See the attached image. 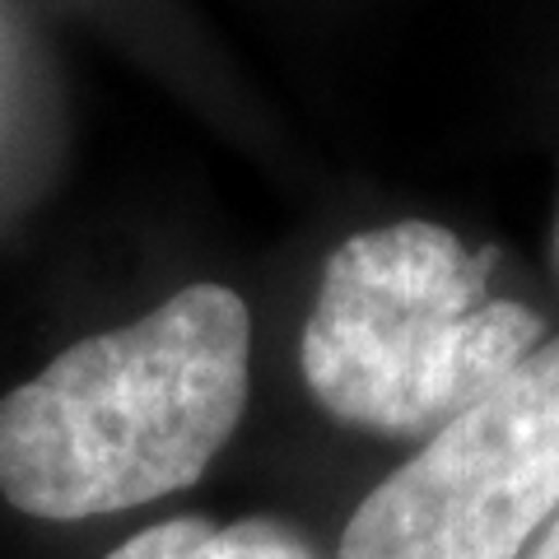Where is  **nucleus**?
Returning a JSON list of instances; mask_svg holds the SVG:
<instances>
[{"label":"nucleus","instance_id":"nucleus-1","mask_svg":"<svg viewBox=\"0 0 559 559\" xmlns=\"http://www.w3.org/2000/svg\"><path fill=\"white\" fill-rule=\"evenodd\" d=\"M252 312L187 285L0 396V495L28 518L127 513L197 485L248 411Z\"/></svg>","mask_w":559,"mask_h":559},{"label":"nucleus","instance_id":"nucleus-2","mask_svg":"<svg viewBox=\"0 0 559 559\" xmlns=\"http://www.w3.org/2000/svg\"><path fill=\"white\" fill-rule=\"evenodd\" d=\"M489 252L429 219L345 238L322 266L299 364L318 406L373 433H439L540 345V318L489 299Z\"/></svg>","mask_w":559,"mask_h":559},{"label":"nucleus","instance_id":"nucleus-3","mask_svg":"<svg viewBox=\"0 0 559 559\" xmlns=\"http://www.w3.org/2000/svg\"><path fill=\"white\" fill-rule=\"evenodd\" d=\"M559 513V336L355 509L336 559H522Z\"/></svg>","mask_w":559,"mask_h":559},{"label":"nucleus","instance_id":"nucleus-4","mask_svg":"<svg viewBox=\"0 0 559 559\" xmlns=\"http://www.w3.org/2000/svg\"><path fill=\"white\" fill-rule=\"evenodd\" d=\"M103 559H322L304 532L275 518H238L215 527L205 518H168L159 527L121 540Z\"/></svg>","mask_w":559,"mask_h":559},{"label":"nucleus","instance_id":"nucleus-5","mask_svg":"<svg viewBox=\"0 0 559 559\" xmlns=\"http://www.w3.org/2000/svg\"><path fill=\"white\" fill-rule=\"evenodd\" d=\"M522 559H559V513L546 522V532H540V540L536 546L522 555Z\"/></svg>","mask_w":559,"mask_h":559},{"label":"nucleus","instance_id":"nucleus-6","mask_svg":"<svg viewBox=\"0 0 559 559\" xmlns=\"http://www.w3.org/2000/svg\"><path fill=\"white\" fill-rule=\"evenodd\" d=\"M555 257H559V238H555Z\"/></svg>","mask_w":559,"mask_h":559}]
</instances>
